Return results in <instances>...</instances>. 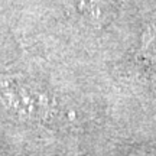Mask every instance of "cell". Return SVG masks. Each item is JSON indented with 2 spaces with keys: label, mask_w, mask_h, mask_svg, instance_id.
Instances as JSON below:
<instances>
[{
  "label": "cell",
  "mask_w": 156,
  "mask_h": 156,
  "mask_svg": "<svg viewBox=\"0 0 156 156\" xmlns=\"http://www.w3.org/2000/svg\"><path fill=\"white\" fill-rule=\"evenodd\" d=\"M78 2L83 7H87V9H93L95 6V0H78Z\"/></svg>",
  "instance_id": "1"
}]
</instances>
